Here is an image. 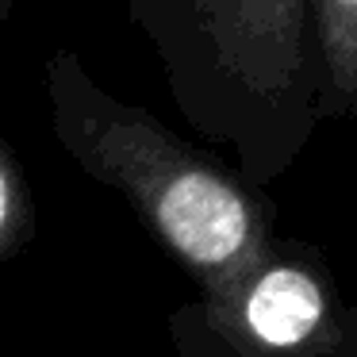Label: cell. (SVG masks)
<instances>
[{"label":"cell","mask_w":357,"mask_h":357,"mask_svg":"<svg viewBox=\"0 0 357 357\" xmlns=\"http://www.w3.org/2000/svg\"><path fill=\"white\" fill-rule=\"evenodd\" d=\"M50 131L85 177L119 192L146 234L200 292L261 254L277 234V208L238 169L192 146L154 112L108 93L81 54L43 62Z\"/></svg>","instance_id":"obj_1"},{"label":"cell","mask_w":357,"mask_h":357,"mask_svg":"<svg viewBox=\"0 0 357 357\" xmlns=\"http://www.w3.org/2000/svg\"><path fill=\"white\" fill-rule=\"evenodd\" d=\"M177 112L238 158L254 188L296 165L319 127L311 0H127Z\"/></svg>","instance_id":"obj_2"},{"label":"cell","mask_w":357,"mask_h":357,"mask_svg":"<svg viewBox=\"0 0 357 357\" xmlns=\"http://www.w3.org/2000/svg\"><path fill=\"white\" fill-rule=\"evenodd\" d=\"M177 357H357V303L319 246L273 234L254 261L169 315Z\"/></svg>","instance_id":"obj_3"},{"label":"cell","mask_w":357,"mask_h":357,"mask_svg":"<svg viewBox=\"0 0 357 357\" xmlns=\"http://www.w3.org/2000/svg\"><path fill=\"white\" fill-rule=\"evenodd\" d=\"M319 123L357 116V0H311Z\"/></svg>","instance_id":"obj_4"},{"label":"cell","mask_w":357,"mask_h":357,"mask_svg":"<svg viewBox=\"0 0 357 357\" xmlns=\"http://www.w3.org/2000/svg\"><path fill=\"white\" fill-rule=\"evenodd\" d=\"M35 238V196L12 142L0 131V265L24 254Z\"/></svg>","instance_id":"obj_5"},{"label":"cell","mask_w":357,"mask_h":357,"mask_svg":"<svg viewBox=\"0 0 357 357\" xmlns=\"http://www.w3.org/2000/svg\"><path fill=\"white\" fill-rule=\"evenodd\" d=\"M12 8H16V0H0V27L8 24V16H12Z\"/></svg>","instance_id":"obj_6"}]
</instances>
